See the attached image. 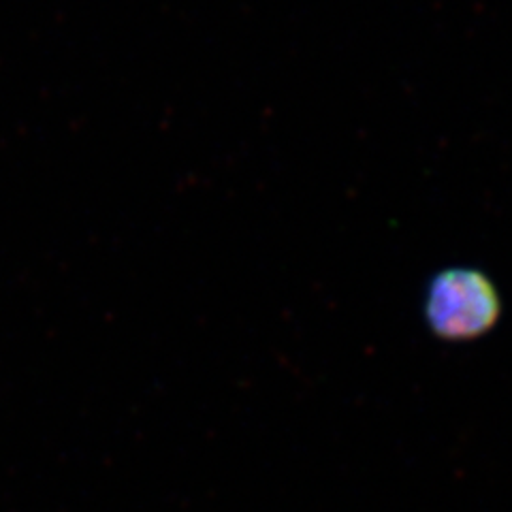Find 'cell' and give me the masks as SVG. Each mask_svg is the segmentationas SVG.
Returning <instances> with one entry per match:
<instances>
[{"instance_id": "1", "label": "cell", "mask_w": 512, "mask_h": 512, "mask_svg": "<svg viewBox=\"0 0 512 512\" xmlns=\"http://www.w3.org/2000/svg\"><path fill=\"white\" fill-rule=\"evenodd\" d=\"M423 308L436 338L474 342L500 323L502 297L483 269L455 265L429 280Z\"/></svg>"}]
</instances>
